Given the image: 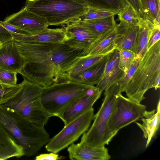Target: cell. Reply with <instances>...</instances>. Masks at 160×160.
I'll use <instances>...</instances> for the list:
<instances>
[{
    "mask_svg": "<svg viewBox=\"0 0 160 160\" xmlns=\"http://www.w3.org/2000/svg\"><path fill=\"white\" fill-rule=\"evenodd\" d=\"M15 41L24 60L20 74L24 79L43 88L69 81L67 71L83 56V51L73 49L65 43Z\"/></svg>",
    "mask_w": 160,
    "mask_h": 160,
    "instance_id": "obj_1",
    "label": "cell"
},
{
    "mask_svg": "<svg viewBox=\"0 0 160 160\" xmlns=\"http://www.w3.org/2000/svg\"><path fill=\"white\" fill-rule=\"evenodd\" d=\"M0 125L23 150L24 155L36 154L50 138L44 127L27 119L14 110L0 105Z\"/></svg>",
    "mask_w": 160,
    "mask_h": 160,
    "instance_id": "obj_2",
    "label": "cell"
},
{
    "mask_svg": "<svg viewBox=\"0 0 160 160\" xmlns=\"http://www.w3.org/2000/svg\"><path fill=\"white\" fill-rule=\"evenodd\" d=\"M98 91L94 85L69 81L43 88L41 99L44 108L50 117H59L78 99L88 93H95Z\"/></svg>",
    "mask_w": 160,
    "mask_h": 160,
    "instance_id": "obj_3",
    "label": "cell"
},
{
    "mask_svg": "<svg viewBox=\"0 0 160 160\" xmlns=\"http://www.w3.org/2000/svg\"><path fill=\"white\" fill-rule=\"evenodd\" d=\"M160 74V42L156 43L143 55L124 92L129 99L138 103L145 98L148 89L154 88Z\"/></svg>",
    "mask_w": 160,
    "mask_h": 160,
    "instance_id": "obj_4",
    "label": "cell"
},
{
    "mask_svg": "<svg viewBox=\"0 0 160 160\" xmlns=\"http://www.w3.org/2000/svg\"><path fill=\"white\" fill-rule=\"evenodd\" d=\"M24 7L44 18L49 26L62 27L84 14L88 8L73 0H26Z\"/></svg>",
    "mask_w": 160,
    "mask_h": 160,
    "instance_id": "obj_5",
    "label": "cell"
},
{
    "mask_svg": "<svg viewBox=\"0 0 160 160\" xmlns=\"http://www.w3.org/2000/svg\"><path fill=\"white\" fill-rule=\"evenodd\" d=\"M19 91L1 104L13 109L31 122L44 126L50 116L44 108L41 99L43 88L23 79Z\"/></svg>",
    "mask_w": 160,
    "mask_h": 160,
    "instance_id": "obj_6",
    "label": "cell"
},
{
    "mask_svg": "<svg viewBox=\"0 0 160 160\" xmlns=\"http://www.w3.org/2000/svg\"><path fill=\"white\" fill-rule=\"evenodd\" d=\"M120 91L119 81L109 86L104 93V98L102 105L94 115L93 122L89 130L83 134L81 141L96 147L108 144L112 138L109 135L107 125L115 102Z\"/></svg>",
    "mask_w": 160,
    "mask_h": 160,
    "instance_id": "obj_7",
    "label": "cell"
},
{
    "mask_svg": "<svg viewBox=\"0 0 160 160\" xmlns=\"http://www.w3.org/2000/svg\"><path fill=\"white\" fill-rule=\"evenodd\" d=\"M146 106L118 94L108 122V132L112 138L120 129L143 117Z\"/></svg>",
    "mask_w": 160,
    "mask_h": 160,
    "instance_id": "obj_8",
    "label": "cell"
},
{
    "mask_svg": "<svg viewBox=\"0 0 160 160\" xmlns=\"http://www.w3.org/2000/svg\"><path fill=\"white\" fill-rule=\"evenodd\" d=\"M94 115L92 108L65 125L58 133L50 139L45 146L47 151L57 153L77 141L88 130Z\"/></svg>",
    "mask_w": 160,
    "mask_h": 160,
    "instance_id": "obj_9",
    "label": "cell"
},
{
    "mask_svg": "<svg viewBox=\"0 0 160 160\" xmlns=\"http://www.w3.org/2000/svg\"><path fill=\"white\" fill-rule=\"evenodd\" d=\"M63 28L67 38L65 43L71 48L83 52L99 35L89 28L75 21L69 22Z\"/></svg>",
    "mask_w": 160,
    "mask_h": 160,
    "instance_id": "obj_10",
    "label": "cell"
},
{
    "mask_svg": "<svg viewBox=\"0 0 160 160\" xmlns=\"http://www.w3.org/2000/svg\"><path fill=\"white\" fill-rule=\"evenodd\" d=\"M3 21L27 32L30 35L38 34L49 26L44 18L27 10L24 7L17 12L6 17Z\"/></svg>",
    "mask_w": 160,
    "mask_h": 160,
    "instance_id": "obj_11",
    "label": "cell"
},
{
    "mask_svg": "<svg viewBox=\"0 0 160 160\" xmlns=\"http://www.w3.org/2000/svg\"><path fill=\"white\" fill-rule=\"evenodd\" d=\"M67 151L70 159L72 160H108L111 158L105 146H94L81 141L71 144Z\"/></svg>",
    "mask_w": 160,
    "mask_h": 160,
    "instance_id": "obj_12",
    "label": "cell"
},
{
    "mask_svg": "<svg viewBox=\"0 0 160 160\" xmlns=\"http://www.w3.org/2000/svg\"><path fill=\"white\" fill-rule=\"evenodd\" d=\"M24 64L15 40L2 44L0 48V68L20 73Z\"/></svg>",
    "mask_w": 160,
    "mask_h": 160,
    "instance_id": "obj_13",
    "label": "cell"
},
{
    "mask_svg": "<svg viewBox=\"0 0 160 160\" xmlns=\"http://www.w3.org/2000/svg\"><path fill=\"white\" fill-rule=\"evenodd\" d=\"M116 27L114 40L115 49L129 50L134 52L136 48L138 25L128 23L120 20Z\"/></svg>",
    "mask_w": 160,
    "mask_h": 160,
    "instance_id": "obj_14",
    "label": "cell"
},
{
    "mask_svg": "<svg viewBox=\"0 0 160 160\" xmlns=\"http://www.w3.org/2000/svg\"><path fill=\"white\" fill-rule=\"evenodd\" d=\"M102 92L88 93L78 99L59 117L66 125L92 108ZM64 125V126H65Z\"/></svg>",
    "mask_w": 160,
    "mask_h": 160,
    "instance_id": "obj_15",
    "label": "cell"
},
{
    "mask_svg": "<svg viewBox=\"0 0 160 160\" xmlns=\"http://www.w3.org/2000/svg\"><path fill=\"white\" fill-rule=\"evenodd\" d=\"M13 40L28 43H64L66 36L63 28H46L35 35H24L11 32Z\"/></svg>",
    "mask_w": 160,
    "mask_h": 160,
    "instance_id": "obj_16",
    "label": "cell"
},
{
    "mask_svg": "<svg viewBox=\"0 0 160 160\" xmlns=\"http://www.w3.org/2000/svg\"><path fill=\"white\" fill-rule=\"evenodd\" d=\"M108 59L106 65L102 78L96 87L102 92L109 86L120 80L124 72L119 68V51L115 49L108 54Z\"/></svg>",
    "mask_w": 160,
    "mask_h": 160,
    "instance_id": "obj_17",
    "label": "cell"
},
{
    "mask_svg": "<svg viewBox=\"0 0 160 160\" xmlns=\"http://www.w3.org/2000/svg\"><path fill=\"white\" fill-rule=\"evenodd\" d=\"M116 28L99 35L90 46L83 52V56L107 55L112 52L115 49Z\"/></svg>",
    "mask_w": 160,
    "mask_h": 160,
    "instance_id": "obj_18",
    "label": "cell"
},
{
    "mask_svg": "<svg viewBox=\"0 0 160 160\" xmlns=\"http://www.w3.org/2000/svg\"><path fill=\"white\" fill-rule=\"evenodd\" d=\"M154 109L150 111L146 110L144 113L143 117L141 119L142 122L141 124L135 122L141 128L143 132V137L147 138L145 148L148 147L150 143L152 138L155 135L158 131L160 123V100L158 103L157 111Z\"/></svg>",
    "mask_w": 160,
    "mask_h": 160,
    "instance_id": "obj_19",
    "label": "cell"
},
{
    "mask_svg": "<svg viewBox=\"0 0 160 160\" xmlns=\"http://www.w3.org/2000/svg\"><path fill=\"white\" fill-rule=\"evenodd\" d=\"M108 59V54L101 61L75 76L70 81L85 84L97 85L102 78Z\"/></svg>",
    "mask_w": 160,
    "mask_h": 160,
    "instance_id": "obj_20",
    "label": "cell"
},
{
    "mask_svg": "<svg viewBox=\"0 0 160 160\" xmlns=\"http://www.w3.org/2000/svg\"><path fill=\"white\" fill-rule=\"evenodd\" d=\"M138 25V35L135 56V58L141 60L148 50L149 40L155 25L146 19L140 18Z\"/></svg>",
    "mask_w": 160,
    "mask_h": 160,
    "instance_id": "obj_21",
    "label": "cell"
},
{
    "mask_svg": "<svg viewBox=\"0 0 160 160\" xmlns=\"http://www.w3.org/2000/svg\"><path fill=\"white\" fill-rule=\"evenodd\" d=\"M24 155L22 148L15 142L0 125V160Z\"/></svg>",
    "mask_w": 160,
    "mask_h": 160,
    "instance_id": "obj_22",
    "label": "cell"
},
{
    "mask_svg": "<svg viewBox=\"0 0 160 160\" xmlns=\"http://www.w3.org/2000/svg\"><path fill=\"white\" fill-rule=\"evenodd\" d=\"M88 7L108 11L117 14L127 5L125 0H73Z\"/></svg>",
    "mask_w": 160,
    "mask_h": 160,
    "instance_id": "obj_23",
    "label": "cell"
},
{
    "mask_svg": "<svg viewBox=\"0 0 160 160\" xmlns=\"http://www.w3.org/2000/svg\"><path fill=\"white\" fill-rule=\"evenodd\" d=\"M114 16L97 19L85 20H74L72 21L87 27L99 35L116 28L117 24L114 19Z\"/></svg>",
    "mask_w": 160,
    "mask_h": 160,
    "instance_id": "obj_24",
    "label": "cell"
},
{
    "mask_svg": "<svg viewBox=\"0 0 160 160\" xmlns=\"http://www.w3.org/2000/svg\"><path fill=\"white\" fill-rule=\"evenodd\" d=\"M107 55H83L80 57L67 71L69 81L101 61Z\"/></svg>",
    "mask_w": 160,
    "mask_h": 160,
    "instance_id": "obj_25",
    "label": "cell"
},
{
    "mask_svg": "<svg viewBox=\"0 0 160 160\" xmlns=\"http://www.w3.org/2000/svg\"><path fill=\"white\" fill-rule=\"evenodd\" d=\"M145 19L160 25V0H140Z\"/></svg>",
    "mask_w": 160,
    "mask_h": 160,
    "instance_id": "obj_26",
    "label": "cell"
},
{
    "mask_svg": "<svg viewBox=\"0 0 160 160\" xmlns=\"http://www.w3.org/2000/svg\"><path fill=\"white\" fill-rule=\"evenodd\" d=\"M116 15L117 13L111 12L88 7L86 12L75 20H85L97 19Z\"/></svg>",
    "mask_w": 160,
    "mask_h": 160,
    "instance_id": "obj_27",
    "label": "cell"
},
{
    "mask_svg": "<svg viewBox=\"0 0 160 160\" xmlns=\"http://www.w3.org/2000/svg\"><path fill=\"white\" fill-rule=\"evenodd\" d=\"M117 15L120 20L137 25H138L141 18L131 6L129 5H127Z\"/></svg>",
    "mask_w": 160,
    "mask_h": 160,
    "instance_id": "obj_28",
    "label": "cell"
},
{
    "mask_svg": "<svg viewBox=\"0 0 160 160\" xmlns=\"http://www.w3.org/2000/svg\"><path fill=\"white\" fill-rule=\"evenodd\" d=\"M21 84L11 86L0 83V105L14 96L20 90Z\"/></svg>",
    "mask_w": 160,
    "mask_h": 160,
    "instance_id": "obj_29",
    "label": "cell"
},
{
    "mask_svg": "<svg viewBox=\"0 0 160 160\" xmlns=\"http://www.w3.org/2000/svg\"><path fill=\"white\" fill-rule=\"evenodd\" d=\"M119 51V68L124 72L126 71L135 58V53L129 50Z\"/></svg>",
    "mask_w": 160,
    "mask_h": 160,
    "instance_id": "obj_30",
    "label": "cell"
},
{
    "mask_svg": "<svg viewBox=\"0 0 160 160\" xmlns=\"http://www.w3.org/2000/svg\"><path fill=\"white\" fill-rule=\"evenodd\" d=\"M140 61L135 58L128 70L124 72L123 76L119 81L120 91L121 92H124L125 89L138 67Z\"/></svg>",
    "mask_w": 160,
    "mask_h": 160,
    "instance_id": "obj_31",
    "label": "cell"
},
{
    "mask_svg": "<svg viewBox=\"0 0 160 160\" xmlns=\"http://www.w3.org/2000/svg\"><path fill=\"white\" fill-rule=\"evenodd\" d=\"M17 74L16 72L0 68V83L11 86L16 85Z\"/></svg>",
    "mask_w": 160,
    "mask_h": 160,
    "instance_id": "obj_32",
    "label": "cell"
},
{
    "mask_svg": "<svg viewBox=\"0 0 160 160\" xmlns=\"http://www.w3.org/2000/svg\"><path fill=\"white\" fill-rule=\"evenodd\" d=\"M160 25H155L152 30L149 40L147 47L148 50L160 40Z\"/></svg>",
    "mask_w": 160,
    "mask_h": 160,
    "instance_id": "obj_33",
    "label": "cell"
},
{
    "mask_svg": "<svg viewBox=\"0 0 160 160\" xmlns=\"http://www.w3.org/2000/svg\"><path fill=\"white\" fill-rule=\"evenodd\" d=\"M133 8L140 18L145 19L140 0H125Z\"/></svg>",
    "mask_w": 160,
    "mask_h": 160,
    "instance_id": "obj_34",
    "label": "cell"
},
{
    "mask_svg": "<svg viewBox=\"0 0 160 160\" xmlns=\"http://www.w3.org/2000/svg\"><path fill=\"white\" fill-rule=\"evenodd\" d=\"M13 40L11 32L0 23V42L3 44Z\"/></svg>",
    "mask_w": 160,
    "mask_h": 160,
    "instance_id": "obj_35",
    "label": "cell"
},
{
    "mask_svg": "<svg viewBox=\"0 0 160 160\" xmlns=\"http://www.w3.org/2000/svg\"><path fill=\"white\" fill-rule=\"evenodd\" d=\"M64 158V157L51 152L49 153H44L40 154L36 157V160H58Z\"/></svg>",
    "mask_w": 160,
    "mask_h": 160,
    "instance_id": "obj_36",
    "label": "cell"
},
{
    "mask_svg": "<svg viewBox=\"0 0 160 160\" xmlns=\"http://www.w3.org/2000/svg\"><path fill=\"white\" fill-rule=\"evenodd\" d=\"M0 23L11 32L24 35H30L27 32L3 21H0Z\"/></svg>",
    "mask_w": 160,
    "mask_h": 160,
    "instance_id": "obj_37",
    "label": "cell"
},
{
    "mask_svg": "<svg viewBox=\"0 0 160 160\" xmlns=\"http://www.w3.org/2000/svg\"><path fill=\"white\" fill-rule=\"evenodd\" d=\"M160 74H159L157 77L154 83V88L155 90H157L158 88H160Z\"/></svg>",
    "mask_w": 160,
    "mask_h": 160,
    "instance_id": "obj_38",
    "label": "cell"
},
{
    "mask_svg": "<svg viewBox=\"0 0 160 160\" xmlns=\"http://www.w3.org/2000/svg\"><path fill=\"white\" fill-rule=\"evenodd\" d=\"M2 43L0 42V48L1 47L2 45Z\"/></svg>",
    "mask_w": 160,
    "mask_h": 160,
    "instance_id": "obj_39",
    "label": "cell"
},
{
    "mask_svg": "<svg viewBox=\"0 0 160 160\" xmlns=\"http://www.w3.org/2000/svg\"></svg>",
    "mask_w": 160,
    "mask_h": 160,
    "instance_id": "obj_40",
    "label": "cell"
}]
</instances>
